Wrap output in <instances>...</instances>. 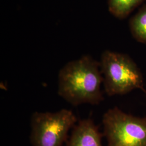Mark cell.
<instances>
[{"mask_svg": "<svg viewBox=\"0 0 146 146\" xmlns=\"http://www.w3.org/2000/svg\"><path fill=\"white\" fill-rule=\"evenodd\" d=\"M102 123L107 146H146V117L135 116L114 107L104 113Z\"/></svg>", "mask_w": 146, "mask_h": 146, "instance_id": "277c9868", "label": "cell"}, {"mask_svg": "<svg viewBox=\"0 0 146 146\" xmlns=\"http://www.w3.org/2000/svg\"><path fill=\"white\" fill-rule=\"evenodd\" d=\"M91 118L80 120L72 128L66 146H103V136Z\"/></svg>", "mask_w": 146, "mask_h": 146, "instance_id": "5b68a950", "label": "cell"}, {"mask_svg": "<svg viewBox=\"0 0 146 146\" xmlns=\"http://www.w3.org/2000/svg\"><path fill=\"white\" fill-rule=\"evenodd\" d=\"M131 27L136 38L141 42H146V8L135 16Z\"/></svg>", "mask_w": 146, "mask_h": 146, "instance_id": "52a82bcc", "label": "cell"}, {"mask_svg": "<svg viewBox=\"0 0 146 146\" xmlns=\"http://www.w3.org/2000/svg\"><path fill=\"white\" fill-rule=\"evenodd\" d=\"M100 63L89 55L67 63L58 75V94L70 104H99L104 98Z\"/></svg>", "mask_w": 146, "mask_h": 146, "instance_id": "6da1fadb", "label": "cell"}, {"mask_svg": "<svg viewBox=\"0 0 146 146\" xmlns=\"http://www.w3.org/2000/svg\"><path fill=\"white\" fill-rule=\"evenodd\" d=\"M77 122L76 116L70 110L34 113L30 136L32 146H62L67 141L69 131Z\"/></svg>", "mask_w": 146, "mask_h": 146, "instance_id": "3957f363", "label": "cell"}, {"mask_svg": "<svg viewBox=\"0 0 146 146\" xmlns=\"http://www.w3.org/2000/svg\"><path fill=\"white\" fill-rule=\"evenodd\" d=\"M100 63L106 93L110 96L143 90V78L135 62L125 54L106 50Z\"/></svg>", "mask_w": 146, "mask_h": 146, "instance_id": "7a4b0ae2", "label": "cell"}, {"mask_svg": "<svg viewBox=\"0 0 146 146\" xmlns=\"http://www.w3.org/2000/svg\"><path fill=\"white\" fill-rule=\"evenodd\" d=\"M143 0H108L111 13L118 17H123Z\"/></svg>", "mask_w": 146, "mask_h": 146, "instance_id": "8992f818", "label": "cell"}]
</instances>
